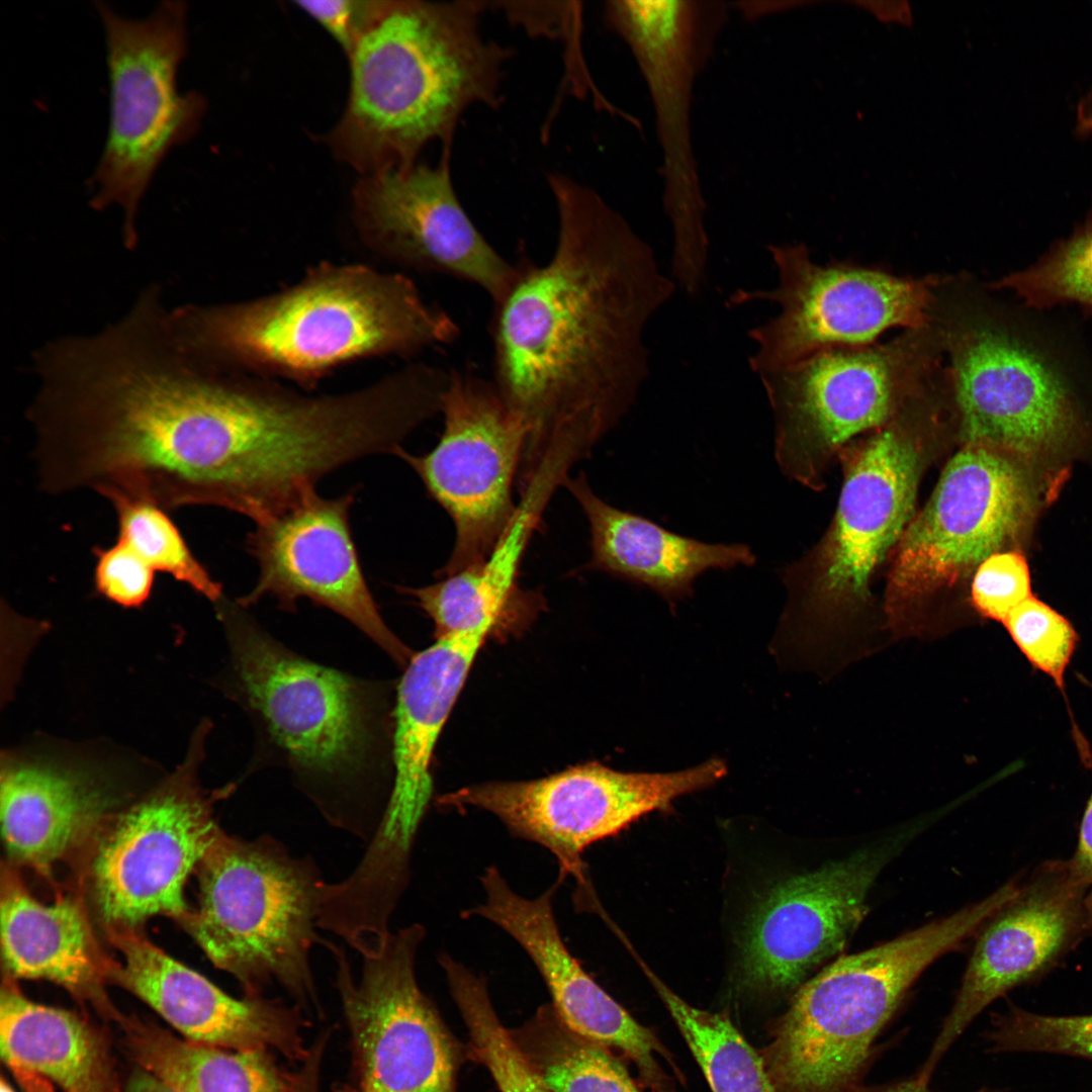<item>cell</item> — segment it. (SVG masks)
Returning <instances> with one entry per match:
<instances>
[{
	"label": "cell",
	"instance_id": "42",
	"mask_svg": "<svg viewBox=\"0 0 1092 1092\" xmlns=\"http://www.w3.org/2000/svg\"><path fill=\"white\" fill-rule=\"evenodd\" d=\"M122 1092H180L147 1070L138 1067L128 1077Z\"/></svg>",
	"mask_w": 1092,
	"mask_h": 1092
},
{
	"label": "cell",
	"instance_id": "1",
	"mask_svg": "<svg viewBox=\"0 0 1092 1092\" xmlns=\"http://www.w3.org/2000/svg\"><path fill=\"white\" fill-rule=\"evenodd\" d=\"M554 251L523 259L493 302V378L522 424L521 474L557 444L587 454L636 402L650 375L647 332L677 289L651 245L588 186L548 176Z\"/></svg>",
	"mask_w": 1092,
	"mask_h": 1092
},
{
	"label": "cell",
	"instance_id": "43",
	"mask_svg": "<svg viewBox=\"0 0 1092 1092\" xmlns=\"http://www.w3.org/2000/svg\"><path fill=\"white\" fill-rule=\"evenodd\" d=\"M795 4L800 2L791 1H740L734 2L733 5L741 15L749 20H755L762 16L791 8Z\"/></svg>",
	"mask_w": 1092,
	"mask_h": 1092
},
{
	"label": "cell",
	"instance_id": "6",
	"mask_svg": "<svg viewBox=\"0 0 1092 1092\" xmlns=\"http://www.w3.org/2000/svg\"><path fill=\"white\" fill-rule=\"evenodd\" d=\"M1007 900L997 889L948 916L842 956L803 983L763 1053L777 1091L852 1092L878 1035L919 976Z\"/></svg>",
	"mask_w": 1092,
	"mask_h": 1092
},
{
	"label": "cell",
	"instance_id": "19",
	"mask_svg": "<svg viewBox=\"0 0 1092 1092\" xmlns=\"http://www.w3.org/2000/svg\"><path fill=\"white\" fill-rule=\"evenodd\" d=\"M1087 891L1072 857L1049 860L983 925L920 1079L930 1081L941 1058L987 1006L1041 977L1091 931Z\"/></svg>",
	"mask_w": 1092,
	"mask_h": 1092
},
{
	"label": "cell",
	"instance_id": "17",
	"mask_svg": "<svg viewBox=\"0 0 1092 1092\" xmlns=\"http://www.w3.org/2000/svg\"><path fill=\"white\" fill-rule=\"evenodd\" d=\"M906 834L786 879L746 920L739 974L744 987L784 992L838 954L864 919L868 896Z\"/></svg>",
	"mask_w": 1092,
	"mask_h": 1092
},
{
	"label": "cell",
	"instance_id": "46",
	"mask_svg": "<svg viewBox=\"0 0 1092 1092\" xmlns=\"http://www.w3.org/2000/svg\"><path fill=\"white\" fill-rule=\"evenodd\" d=\"M873 7L867 6L872 12L881 20L898 21L905 23L908 18H911L910 9L907 2H896L895 6L890 9L879 8L873 2H867Z\"/></svg>",
	"mask_w": 1092,
	"mask_h": 1092
},
{
	"label": "cell",
	"instance_id": "16",
	"mask_svg": "<svg viewBox=\"0 0 1092 1092\" xmlns=\"http://www.w3.org/2000/svg\"><path fill=\"white\" fill-rule=\"evenodd\" d=\"M426 929L390 932L355 981L343 949L329 944L352 1034L360 1092H457L461 1045L422 991L416 958Z\"/></svg>",
	"mask_w": 1092,
	"mask_h": 1092
},
{
	"label": "cell",
	"instance_id": "21",
	"mask_svg": "<svg viewBox=\"0 0 1092 1092\" xmlns=\"http://www.w3.org/2000/svg\"><path fill=\"white\" fill-rule=\"evenodd\" d=\"M563 881L558 877L542 894L527 898L497 867H486L479 877L484 900L463 910L461 917L485 919L521 946L541 975L550 1005L570 1030L623 1053L652 1092H676L660 1063L665 1059L673 1065L665 1048L594 981L564 942L553 907Z\"/></svg>",
	"mask_w": 1092,
	"mask_h": 1092
},
{
	"label": "cell",
	"instance_id": "5",
	"mask_svg": "<svg viewBox=\"0 0 1092 1092\" xmlns=\"http://www.w3.org/2000/svg\"><path fill=\"white\" fill-rule=\"evenodd\" d=\"M929 321L941 337L947 406L964 444L1035 461L1082 430L1066 366L986 285L966 274L940 276Z\"/></svg>",
	"mask_w": 1092,
	"mask_h": 1092
},
{
	"label": "cell",
	"instance_id": "34",
	"mask_svg": "<svg viewBox=\"0 0 1092 1092\" xmlns=\"http://www.w3.org/2000/svg\"><path fill=\"white\" fill-rule=\"evenodd\" d=\"M987 286L1013 292L1033 310L1073 303L1092 315V210L1032 265Z\"/></svg>",
	"mask_w": 1092,
	"mask_h": 1092
},
{
	"label": "cell",
	"instance_id": "30",
	"mask_svg": "<svg viewBox=\"0 0 1092 1092\" xmlns=\"http://www.w3.org/2000/svg\"><path fill=\"white\" fill-rule=\"evenodd\" d=\"M138 1066L180 1092H293L267 1050H228L191 1041L138 1018L120 1017Z\"/></svg>",
	"mask_w": 1092,
	"mask_h": 1092
},
{
	"label": "cell",
	"instance_id": "31",
	"mask_svg": "<svg viewBox=\"0 0 1092 1092\" xmlns=\"http://www.w3.org/2000/svg\"><path fill=\"white\" fill-rule=\"evenodd\" d=\"M510 1032L552 1092H639L607 1046L570 1030L551 1005Z\"/></svg>",
	"mask_w": 1092,
	"mask_h": 1092
},
{
	"label": "cell",
	"instance_id": "2",
	"mask_svg": "<svg viewBox=\"0 0 1092 1092\" xmlns=\"http://www.w3.org/2000/svg\"><path fill=\"white\" fill-rule=\"evenodd\" d=\"M484 1H388L351 53L338 154L366 175L407 169L429 143L449 151L473 105L500 101L511 51L481 31Z\"/></svg>",
	"mask_w": 1092,
	"mask_h": 1092
},
{
	"label": "cell",
	"instance_id": "47",
	"mask_svg": "<svg viewBox=\"0 0 1092 1092\" xmlns=\"http://www.w3.org/2000/svg\"><path fill=\"white\" fill-rule=\"evenodd\" d=\"M315 1065H308V1069L302 1075L294 1079L293 1092H316L315 1091Z\"/></svg>",
	"mask_w": 1092,
	"mask_h": 1092
},
{
	"label": "cell",
	"instance_id": "29",
	"mask_svg": "<svg viewBox=\"0 0 1092 1092\" xmlns=\"http://www.w3.org/2000/svg\"><path fill=\"white\" fill-rule=\"evenodd\" d=\"M624 41L651 94L663 171L679 174L695 169L690 126L693 91L714 49L715 34L697 17L667 9L639 18Z\"/></svg>",
	"mask_w": 1092,
	"mask_h": 1092
},
{
	"label": "cell",
	"instance_id": "25",
	"mask_svg": "<svg viewBox=\"0 0 1092 1092\" xmlns=\"http://www.w3.org/2000/svg\"><path fill=\"white\" fill-rule=\"evenodd\" d=\"M563 486L588 523L590 557L585 569L648 586L673 602L691 595L695 580L709 569L750 567L756 561L745 544H712L685 537L609 505L595 493L582 472L575 478L568 476Z\"/></svg>",
	"mask_w": 1092,
	"mask_h": 1092
},
{
	"label": "cell",
	"instance_id": "9",
	"mask_svg": "<svg viewBox=\"0 0 1092 1092\" xmlns=\"http://www.w3.org/2000/svg\"><path fill=\"white\" fill-rule=\"evenodd\" d=\"M943 363L941 337L929 321L886 343L824 350L758 375L781 470L819 488L833 455L887 423L937 378Z\"/></svg>",
	"mask_w": 1092,
	"mask_h": 1092
},
{
	"label": "cell",
	"instance_id": "23",
	"mask_svg": "<svg viewBox=\"0 0 1092 1092\" xmlns=\"http://www.w3.org/2000/svg\"><path fill=\"white\" fill-rule=\"evenodd\" d=\"M120 960L108 979L139 997L182 1037L228 1050H275L306 1056L298 1012L258 995L236 999L169 957L133 927L107 926Z\"/></svg>",
	"mask_w": 1092,
	"mask_h": 1092
},
{
	"label": "cell",
	"instance_id": "28",
	"mask_svg": "<svg viewBox=\"0 0 1092 1092\" xmlns=\"http://www.w3.org/2000/svg\"><path fill=\"white\" fill-rule=\"evenodd\" d=\"M3 1061L62 1092H122L105 1037L80 1015L27 999L6 980L0 999Z\"/></svg>",
	"mask_w": 1092,
	"mask_h": 1092
},
{
	"label": "cell",
	"instance_id": "37",
	"mask_svg": "<svg viewBox=\"0 0 1092 1092\" xmlns=\"http://www.w3.org/2000/svg\"><path fill=\"white\" fill-rule=\"evenodd\" d=\"M1003 624L1030 664L1052 677L1065 697L1064 674L1078 641L1070 621L1032 596Z\"/></svg>",
	"mask_w": 1092,
	"mask_h": 1092
},
{
	"label": "cell",
	"instance_id": "13",
	"mask_svg": "<svg viewBox=\"0 0 1092 1092\" xmlns=\"http://www.w3.org/2000/svg\"><path fill=\"white\" fill-rule=\"evenodd\" d=\"M720 759L665 774L622 772L597 762L544 778L469 785L441 795L443 809H477L496 817L517 838L557 859L559 876L586 886L583 852L641 816L705 789L726 775Z\"/></svg>",
	"mask_w": 1092,
	"mask_h": 1092
},
{
	"label": "cell",
	"instance_id": "10",
	"mask_svg": "<svg viewBox=\"0 0 1092 1092\" xmlns=\"http://www.w3.org/2000/svg\"><path fill=\"white\" fill-rule=\"evenodd\" d=\"M95 9L105 37L109 122L91 177L90 204L121 210L124 244L131 248L140 204L155 173L171 150L193 138L205 101L196 91L178 88L188 49L184 1H163L138 19L101 1Z\"/></svg>",
	"mask_w": 1092,
	"mask_h": 1092
},
{
	"label": "cell",
	"instance_id": "36",
	"mask_svg": "<svg viewBox=\"0 0 1092 1092\" xmlns=\"http://www.w3.org/2000/svg\"><path fill=\"white\" fill-rule=\"evenodd\" d=\"M994 1052H1042L1092 1060V1014L1054 1016L1012 1006L992 1020Z\"/></svg>",
	"mask_w": 1092,
	"mask_h": 1092
},
{
	"label": "cell",
	"instance_id": "3",
	"mask_svg": "<svg viewBox=\"0 0 1092 1092\" xmlns=\"http://www.w3.org/2000/svg\"><path fill=\"white\" fill-rule=\"evenodd\" d=\"M202 361L311 382L345 361L453 343L460 329L402 274L322 264L292 287L249 301L173 311Z\"/></svg>",
	"mask_w": 1092,
	"mask_h": 1092
},
{
	"label": "cell",
	"instance_id": "45",
	"mask_svg": "<svg viewBox=\"0 0 1092 1092\" xmlns=\"http://www.w3.org/2000/svg\"><path fill=\"white\" fill-rule=\"evenodd\" d=\"M1076 130L1081 134L1092 132V88L1078 103L1076 109Z\"/></svg>",
	"mask_w": 1092,
	"mask_h": 1092
},
{
	"label": "cell",
	"instance_id": "44",
	"mask_svg": "<svg viewBox=\"0 0 1092 1092\" xmlns=\"http://www.w3.org/2000/svg\"><path fill=\"white\" fill-rule=\"evenodd\" d=\"M927 1082L921 1080L917 1075L914 1078H910L897 1083L877 1085V1086H857L852 1092H932L928 1088ZM977 1092H991L987 1089H981Z\"/></svg>",
	"mask_w": 1092,
	"mask_h": 1092
},
{
	"label": "cell",
	"instance_id": "7",
	"mask_svg": "<svg viewBox=\"0 0 1092 1092\" xmlns=\"http://www.w3.org/2000/svg\"><path fill=\"white\" fill-rule=\"evenodd\" d=\"M949 429L939 392L928 388L846 450L831 526L806 556L781 571L791 610L833 620L869 602L874 576L912 519L931 447Z\"/></svg>",
	"mask_w": 1092,
	"mask_h": 1092
},
{
	"label": "cell",
	"instance_id": "8",
	"mask_svg": "<svg viewBox=\"0 0 1092 1092\" xmlns=\"http://www.w3.org/2000/svg\"><path fill=\"white\" fill-rule=\"evenodd\" d=\"M197 873L199 904L182 921L213 965L246 995L277 981L297 999H313L309 952L326 885L313 862L270 836L220 831Z\"/></svg>",
	"mask_w": 1092,
	"mask_h": 1092
},
{
	"label": "cell",
	"instance_id": "38",
	"mask_svg": "<svg viewBox=\"0 0 1092 1092\" xmlns=\"http://www.w3.org/2000/svg\"><path fill=\"white\" fill-rule=\"evenodd\" d=\"M1031 594L1028 563L1015 550L999 551L987 557L972 577L971 600L985 618L1004 622Z\"/></svg>",
	"mask_w": 1092,
	"mask_h": 1092
},
{
	"label": "cell",
	"instance_id": "40",
	"mask_svg": "<svg viewBox=\"0 0 1092 1092\" xmlns=\"http://www.w3.org/2000/svg\"><path fill=\"white\" fill-rule=\"evenodd\" d=\"M388 1H296V5L320 23L348 56L380 17Z\"/></svg>",
	"mask_w": 1092,
	"mask_h": 1092
},
{
	"label": "cell",
	"instance_id": "11",
	"mask_svg": "<svg viewBox=\"0 0 1092 1092\" xmlns=\"http://www.w3.org/2000/svg\"><path fill=\"white\" fill-rule=\"evenodd\" d=\"M964 445L894 551L886 592L894 619L963 585L987 557L1018 542L1039 510L1031 460Z\"/></svg>",
	"mask_w": 1092,
	"mask_h": 1092
},
{
	"label": "cell",
	"instance_id": "41",
	"mask_svg": "<svg viewBox=\"0 0 1092 1092\" xmlns=\"http://www.w3.org/2000/svg\"><path fill=\"white\" fill-rule=\"evenodd\" d=\"M1072 859L1088 884L1086 906L1092 931V794L1081 821L1078 844Z\"/></svg>",
	"mask_w": 1092,
	"mask_h": 1092
},
{
	"label": "cell",
	"instance_id": "26",
	"mask_svg": "<svg viewBox=\"0 0 1092 1092\" xmlns=\"http://www.w3.org/2000/svg\"><path fill=\"white\" fill-rule=\"evenodd\" d=\"M1 945L9 979L52 981L119 1015L106 999L109 962L100 954L81 903L71 897L43 904L9 869L1 879Z\"/></svg>",
	"mask_w": 1092,
	"mask_h": 1092
},
{
	"label": "cell",
	"instance_id": "32",
	"mask_svg": "<svg viewBox=\"0 0 1092 1092\" xmlns=\"http://www.w3.org/2000/svg\"><path fill=\"white\" fill-rule=\"evenodd\" d=\"M648 974L712 1092H778L763 1059L726 1013L692 1006L655 976Z\"/></svg>",
	"mask_w": 1092,
	"mask_h": 1092
},
{
	"label": "cell",
	"instance_id": "24",
	"mask_svg": "<svg viewBox=\"0 0 1092 1092\" xmlns=\"http://www.w3.org/2000/svg\"><path fill=\"white\" fill-rule=\"evenodd\" d=\"M0 793L9 855L42 873L78 847L111 804L92 767L16 752L2 757Z\"/></svg>",
	"mask_w": 1092,
	"mask_h": 1092
},
{
	"label": "cell",
	"instance_id": "20",
	"mask_svg": "<svg viewBox=\"0 0 1092 1092\" xmlns=\"http://www.w3.org/2000/svg\"><path fill=\"white\" fill-rule=\"evenodd\" d=\"M444 151L435 166L366 175L355 193L358 228L373 248L412 268L450 275L497 301L516 275L475 226L455 191Z\"/></svg>",
	"mask_w": 1092,
	"mask_h": 1092
},
{
	"label": "cell",
	"instance_id": "22",
	"mask_svg": "<svg viewBox=\"0 0 1092 1092\" xmlns=\"http://www.w3.org/2000/svg\"><path fill=\"white\" fill-rule=\"evenodd\" d=\"M487 636L436 638L413 654L393 711V784L365 866L386 878L410 874L412 848L432 796L431 764L443 727Z\"/></svg>",
	"mask_w": 1092,
	"mask_h": 1092
},
{
	"label": "cell",
	"instance_id": "12",
	"mask_svg": "<svg viewBox=\"0 0 1092 1092\" xmlns=\"http://www.w3.org/2000/svg\"><path fill=\"white\" fill-rule=\"evenodd\" d=\"M777 271L769 289H738L729 304L768 302L778 312L752 327L748 358L757 376L824 350L878 343L887 331L929 322L939 275L899 276L851 263L821 265L803 243L769 244Z\"/></svg>",
	"mask_w": 1092,
	"mask_h": 1092
},
{
	"label": "cell",
	"instance_id": "14",
	"mask_svg": "<svg viewBox=\"0 0 1092 1092\" xmlns=\"http://www.w3.org/2000/svg\"><path fill=\"white\" fill-rule=\"evenodd\" d=\"M443 431L429 452L396 457L419 475L454 526L443 577L484 559L511 524L526 434L492 380L451 369L443 395Z\"/></svg>",
	"mask_w": 1092,
	"mask_h": 1092
},
{
	"label": "cell",
	"instance_id": "27",
	"mask_svg": "<svg viewBox=\"0 0 1092 1092\" xmlns=\"http://www.w3.org/2000/svg\"><path fill=\"white\" fill-rule=\"evenodd\" d=\"M555 484L532 479L520 491L517 511L506 532L481 561L421 587H400L414 598L435 626L436 638L482 634L488 636L513 609L536 599L519 584L520 569L533 533Z\"/></svg>",
	"mask_w": 1092,
	"mask_h": 1092
},
{
	"label": "cell",
	"instance_id": "18",
	"mask_svg": "<svg viewBox=\"0 0 1092 1092\" xmlns=\"http://www.w3.org/2000/svg\"><path fill=\"white\" fill-rule=\"evenodd\" d=\"M354 500V491L326 498L315 490L255 523L246 546L259 575L237 603L247 609L269 596L292 612L298 600L307 599L344 617L406 665L413 654L384 622L359 561L349 522Z\"/></svg>",
	"mask_w": 1092,
	"mask_h": 1092
},
{
	"label": "cell",
	"instance_id": "48",
	"mask_svg": "<svg viewBox=\"0 0 1092 1092\" xmlns=\"http://www.w3.org/2000/svg\"><path fill=\"white\" fill-rule=\"evenodd\" d=\"M0 1092H15V1091H14V1090H13V1088H12V1087H11V1086H10V1085H9V1084H8V1083H7L6 1081H5V1080H4V1078H2V1079H1V1082H0Z\"/></svg>",
	"mask_w": 1092,
	"mask_h": 1092
},
{
	"label": "cell",
	"instance_id": "33",
	"mask_svg": "<svg viewBox=\"0 0 1092 1092\" xmlns=\"http://www.w3.org/2000/svg\"><path fill=\"white\" fill-rule=\"evenodd\" d=\"M438 963L467 1028L471 1051L499 1092H552L499 1020L485 978L447 952L438 956Z\"/></svg>",
	"mask_w": 1092,
	"mask_h": 1092
},
{
	"label": "cell",
	"instance_id": "39",
	"mask_svg": "<svg viewBox=\"0 0 1092 1092\" xmlns=\"http://www.w3.org/2000/svg\"><path fill=\"white\" fill-rule=\"evenodd\" d=\"M94 583L105 599L124 608H138L149 599L156 571L125 541L94 549Z\"/></svg>",
	"mask_w": 1092,
	"mask_h": 1092
},
{
	"label": "cell",
	"instance_id": "4",
	"mask_svg": "<svg viewBox=\"0 0 1092 1092\" xmlns=\"http://www.w3.org/2000/svg\"><path fill=\"white\" fill-rule=\"evenodd\" d=\"M230 648V691L259 750L291 770L326 817L354 797L377 763L384 732L379 687L283 646L237 602L216 605Z\"/></svg>",
	"mask_w": 1092,
	"mask_h": 1092
},
{
	"label": "cell",
	"instance_id": "35",
	"mask_svg": "<svg viewBox=\"0 0 1092 1092\" xmlns=\"http://www.w3.org/2000/svg\"><path fill=\"white\" fill-rule=\"evenodd\" d=\"M118 522V539L129 544L157 572L173 576L213 604L223 599L222 586L193 555L168 512L147 502L111 503Z\"/></svg>",
	"mask_w": 1092,
	"mask_h": 1092
},
{
	"label": "cell",
	"instance_id": "15",
	"mask_svg": "<svg viewBox=\"0 0 1092 1092\" xmlns=\"http://www.w3.org/2000/svg\"><path fill=\"white\" fill-rule=\"evenodd\" d=\"M208 729L203 723L184 762L101 836L91 876L107 926L134 927L158 914L182 920L188 913L184 885L221 831L212 804L228 792L206 794L198 782Z\"/></svg>",
	"mask_w": 1092,
	"mask_h": 1092
}]
</instances>
